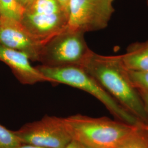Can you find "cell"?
Returning a JSON list of instances; mask_svg holds the SVG:
<instances>
[{"label": "cell", "mask_w": 148, "mask_h": 148, "mask_svg": "<svg viewBox=\"0 0 148 148\" xmlns=\"http://www.w3.org/2000/svg\"><path fill=\"white\" fill-rule=\"evenodd\" d=\"M81 66L125 110L148 125L142 99L129 79L120 55L103 56L91 51Z\"/></svg>", "instance_id": "cell-1"}, {"label": "cell", "mask_w": 148, "mask_h": 148, "mask_svg": "<svg viewBox=\"0 0 148 148\" xmlns=\"http://www.w3.org/2000/svg\"><path fill=\"white\" fill-rule=\"evenodd\" d=\"M63 119L72 140L86 148H117L139 126L106 117L95 118L80 114Z\"/></svg>", "instance_id": "cell-2"}, {"label": "cell", "mask_w": 148, "mask_h": 148, "mask_svg": "<svg viewBox=\"0 0 148 148\" xmlns=\"http://www.w3.org/2000/svg\"><path fill=\"white\" fill-rule=\"evenodd\" d=\"M50 82L63 84L82 90L95 97L117 120L139 126L143 123L125 110L91 75L81 66H37Z\"/></svg>", "instance_id": "cell-3"}, {"label": "cell", "mask_w": 148, "mask_h": 148, "mask_svg": "<svg viewBox=\"0 0 148 148\" xmlns=\"http://www.w3.org/2000/svg\"><path fill=\"white\" fill-rule=\"evenodd\" d=\"M84 34L66 27L43 43L39 62L48 67L81 66L92 51Z\"/></svg>", "instance_id": "cell-4"}, {"label": "cell", "mask_w": 148, "mask_h": 148, "mask_svg": "<svg viewBox=\"0 0 148 148\" xmlns=\"http://www.w3.org/2000/svg\"><path fill=\"white\" fill-rule=\"evenodd\" d=\"M20 22L44 43L68 27V13L56 0H33L24 10Z\"/></svg>", "instance_id": "cell-5"}, {"label": "cell", "mask_w": 148, "mask_h": 148, "mask_svg": "<svg viewBox=\"0 0 148 148\" xmlns=\"http://www.w3.org/2000/svg\"><path fill=\"white\" fill-rule=\"evenodd\" d=\"M14 133L21 144L42 148H65L72 140L63 118L45 116Z\"/></svg>", "instance_id": "cell-6"}, {"label": "cell", "mask_w": 148, "mask_h": 148, "mask_svg": "<svg viewBox=\"0 0 148 148\" xmlns=\"http://www.w3.org/2000/svg\"><path fill=\"white\" fill-rule=\"evenodd\" d=\"M115 0H70L68 27L86 33L104 29L115 12Z\"/></svg>", "instance_id": "cell-7"}, {"label": "cell", "mask_w": 148, "mask_h": 148, "mask_svg": "<svg viewBox=\"0 0 148 148\" xmlns=\"http://www.w3.org/2000/svg\"><path fill=\"white\" fill-rule=\"evenodd\" d=\"M0 44L25 54L30 60L39 62L43 43L33 37L20 21L1 16Z\"/></svg>", "instance_id": "cell-8"}, {"label": "cell", "mask_w": 148, "mask_h": 148, "mask_svg": "<svg viewBox=\"0 0 148 148\" xmlns=\"http://www.w3.org/2000/svg\"><path fill=\"white\" fill-rule=\"evenodd\" d=\"M0 60L7 65L19 81L24 85L49 82L37 67L30 63L25 54L0 44Z\"/></svg>", "instance_id": "cell-9"}, {"label": "cell", "mask_w": 148, "mask_h": 148, "mask_svg": "<svg viewBox=\"0 0 148 148\" xmlns=\"http://www.w3.org/2000/svg\"><path fill=\"white\" fill-rule=\"evenodd\" d=\"M120 56L127 70L148 71V40L133 43L128 46L126 53Z\"/></svg>", "instance_id": "cell-10"}, {"label": "cell", "mask_w": 148, "mask_h": 148, "mask_svg": "<svg viewBox=\"0 0 148 148\" xmlns=\"http://www.w3.org/2000/svg\"><path fill=\"white\" fill-rule=\"evenodd\" d=\"M117 148H148V125L138 126Z\"/></svg>", "instance_id": "cell-11"}, {"label": "cell", "mask_w": 148, "mask_h": 148, "mask_svg": "<svg viewBox=\"0 0 148 148\" xmlns=\"http://www.w3.org/2000/svg\"><path fill=\"white\" fill-rule=\"evenodd\" d=\"M24 9L16 0H0V16L21 21Z\"/></svg>", "instance_id": "cell-12"}, {"label": "cell", "mask_w": 148, "mask_h": 148, "mask_svg": "<svg viewBox=\"0 0 148 148\" xmlns=\"http://www.w3.org/2000/svg\"><path fill=\"white\" fill-rule=\"evenodd\" d=\"M21 144L14 131L0 125V148H15Z\"/></svg>", "instance_id": "cell-13"}, {"label": "cell", "mask_w": 148, "mask_h": 148, "mask_svg": "<svg viewBox=\"0 0 148 148\" xmlns=\"http://www.w3.org/2000/svg\"><path fill=\"white\" fill-rule=\"evenodd\" d=\"M127 71L129 79L137 90L148 92V71Z\"/></svg>", "instance_id": "cell-14"}, {"label": "cell", "mask_w": 148, "mask_h": 148, "mask_svg": "<svg viewBox=\"0 0 148 148\" xmlns=\"http://www.w3.org/2000/svg\"><path fill=\"white\" fill-rule=\"evenodd\" d=\"M137 90L142 99L145 109L146 110L148 116V92L141 90Z\"/></svg>", "instance_id": "cell-15"}, {"label": "cell", "mask_w": 148, "mask_h": 148, "mask_svg": "<svg viewBox=\"0 0 148 148\" xmlns=\"http://www.w3.org/2000/svg\"><path fill=\"white\" fill-rule=\"evenodd\" d=\"M64 9L69 13V5L70 0H56Z\"/></svg>", "instance_id": "cell-16"}, {"label": "cell", "mask_w": 148, "mask_h": 148, "mask_svg": "<svg viewBox=\"0 0 148 148\" xmlns=\"http://www.w3.org/2000/svg\"><path fill=\"white\" fill-rule=\"evenodd\" d=\"M65 148H86L77 142L72 140Z\"/></svg>", "instance_id": "cell-17"}, {"label": "cell", "mask_w": 148, "mask_h": 148, "mask_svg": "<svg viewBox=\"0 0 148 148\" xmlns=\"http://www.w3.org/2000/svg\"><path fill=\"white\" fill-rule=\"evenodd\" d=\"M18 3L24 10L27 5H29L33 0H16Z\"/></svg>", "instance_id": "cell-18"}, {"label": "cell", "mask_w": 148, "mask_h": 148, "mask_svg": "<svg viewBox=\"0 0 148 148\" xmlns=\"http://www.w3.org/2000/svg\"><path fill=\"white\" fill-rule=\"evenodd\" d=\"M15 148H42L38 147H35L34 145H31L29 144H21V145H18Z\"/></svg>", "instance_id": "cell-19"}, {"label": "cell", "mask_w": 148, "mask_h": 148, "mask_svg": "<svg viewBox=\"0 0 148 148\" xmlns=\"http://www.w3.org/2000/svg\"><path fill=\"white\" fill-rule=\"evenodd\" d=\"M147 5L148 6V0H147Z\"/></svg>", "instance_id": "cell-20"}, {"label": "cell", "mask_w": 148, "mask_h": 148, "mask_svg": "<svg viewBox=\"0 0 148 148\" xmlns=\"http://www.w3.org/2000/svg\"><path fill=\"white\" fill-rule=\"evenodd\" d=\"M0 23H1V16H0Z\"/></svg>", "instance_id": "cell-21"}]
</instances>
